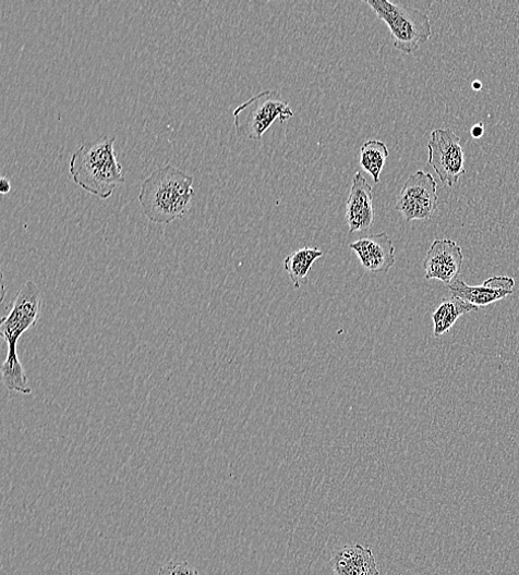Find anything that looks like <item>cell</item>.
I'll return each mask as SVG.
<instances>
[{
    "mask_svg": "<svg viewBox=\"0 0 519 575\" xmlns=\"http://www.w3.org/2000/svg\"><path fill=\"white\" fill-rule=\"evenodd\" d=\"M43 307V295L34 281L24 284L13 302L10 314L0 322V335L7 341L9 352L2 367L4 387L15 393L31 395L33 390L17 353L24 333L37 326Z\"/></svg>",
    "mask_w": 519,
    "mask_h": 575,
    "instance_id": "cell-1",
    "label": "cell"
},
{
    "mask_svg": "<svg viewBox=\"0 0 519 575\" xmlns=\"http://www.w3.org/2000/svg\"><path fill=\"white\" fill-rule=\"evenodd\" d=\"M193 178L173 166L156 170L141 185L138 201L145 218L169 224L190 210L194 195Z\"/></svg>",
    "mask_w": 519,
    "mask_h": 575,
    "instance_id": "cell-2",
    "label": "cell"
},
{
    "mask_svg": "<svg viewBox=\"0 0 519 575\" xmlns=\"http://www.w3.org/2000/svg\"><path fill=\"white\" fill-rule=\"evenodd\" d=\"M116 140L117 136L112 135L86 142L69 163L72 181L101 199L110 198L125 182L114 150Z\"/></svg>",
    "mask_w": 519,
    "mask_h": 575,
    "instance_id": "cell-3",
    "label": "cell"
},
{
    "mask_svg": "<svg viewBox=\"0 0 519 575\" xmlns=\"http://www.w3.org/2000/svg\"><path fill=\"white\" fill-rule=\"evenodd\" d=\"M365 4L388 26L395 47L407 54L418 51L432 36L430 19L419 10L388 0H366Z\"/></svg>",
    "mask_w": 519,
    "mask_h": 575,
    "instance_id": "cell-4",
    "label": "cell"
},
{
    "mask_svg": "<svg viewBox=\"0 0 519 575\" xmlns=\"http://www.w3.org/2000/svg\"><path fill=\"white\" fill-rule=\"evenodd\" d=\"M293 117V111L279 93L265 90L234 111V125L241 137L261 140L277 120L282 124Z\"/></svg>",
    "mask_w": 519,
    "mask_h": 575,
    "instance_id": "cell-5",
    "label": "cell"
},
{
    "mask_svg": "<svg viewBox=\"0 0 519 575\" xmlns=\"http://www.w3.org/2000/svg\"><path fill=\"white\" fill-rule=\"evenodd\" d=\"M427 156L429 164L445 186L454 187L467 173L461 137L450 129L432 131Z\"/></svg>",
    "mask_w": 519,
    "mask_h": 575,
    "instance_id": "cell-6",
    "label": "cell"
},
{
    "mask_svg": "<svg viewBox=\"0 0 519 575\" xmlns=\"http://www.w3.org/2000/svg\"><path fill=\"white\" fill-rule=\"evenodd\" d=\"M437 184L424 171L412 174L405 183L396 209L407 222L429 221L437 206Z\"/></svg>",
    "mask_w": 519,
    "mask_h": 575,
    "instance_id": "cell-7",
    "label": "cell"
},
{
    "mask_svg": "<svg viewBox=\"0 0 519 575\" xmlns=\"http://www.w3.org/2000/svg\"><path fill=\"white\" fill-rule=\"evenodd\" d=\"M464 256L462 248L451 240H435L423 262L425 279L451 284L461 273Z\"/></svg>",
    "mask_w": 519,
    "mask_h": 575,
    "instance_id": "cell-8",
    "label": "cell"
},
{
    "mask_svg": "<svg viewBox=\"0 0 519 575\" xmlns=\"http://www.w3.org/2000/svg\"><path fill=\"white\" fill-rule=\"evenodd\" d=\"M448 286L454 297L480 309L512 295L515 280L508 276H494L485 280L482 285H469L464 280L457 278Z\"/></svg>",
    "mask_w": 519,
    "mask_h": 575,
    "instance_id": "cell-9",
    "label": "cell"
},
{
    "mask_svg": "<svg viewBox=\"0 0 519 575\" xmlns=\"http://www.w3.org/2000/svg\"><path fill=\"white\" fill-rule=\"evenodd\" d=\"M350 234L367 231L375 222L374 189L359 172L353 175L346 206Z\"/></svg>",
    "mask_w": 519,
    "mask_h": 575,
    "instance_id": "cell-10",
    "label": "cell"
},
{
    "mask_svg": "<svg viewBox=\"0 0 519 575\" xmlns=\"http://www.w3.org/2000/svg\"><path fill=\"white\" fill-rule=\"evenodd\" d=\"M362 267L373 273H388L396 265L394 241L385 232L362 237L350 244Z\"/></svg>",
    "mask_w": 519,
    "mask_h": 575,
    "instance_id": "cell-11",
    "label": "cell"
},
{
    "mask_svg": "<svg viewBox=\"0 0 519 575\" xmlns=\"http://www.w3.org/2000/svg\"><path fill=\"white\" fill-rule=\"evenodd\" d=\"M330 566L336 575H381L373 550L359 543L345 546L337 551Z\"/></svg>",
    "mask_w": 519,
    "mask_h": 575,
    "instance_id": "cell-12",
    "label": "cell"
},
{
    "mask_svg": "<svg viewBox=\"0 0 519 575\" xmlns=\"http://www.w3.org/2000/svg\"><path fill=\"white\" fill-rule=\"evenodd\" d=\"M478 310V307L460 298L454 296L443 298L432 315L434 338L449 332L462 316Z\"/></svg>",
    "mask_w": 519,
    "mask_h": 575,
    "instance_id": "cell-13",
    "label": "cell"
},
{
    "mask_svg": "<svg viewBox=\"0 0 519 575\" xmlns=\"http://www.w3.org/2000/svg\"><path fill=\"white\" fill-rule=\"evenodd\" d=\"M323 256L324 253L321 249L305 247L291 253L285 258L283 268L295 290H300L303 282L309 278L316 260Z\"/></svg>",
    "mask_w": 519,
    "mask_h": 575,
    "instance_id": "cell-14",
    "label": "cell"
},
{
    "mask_svg": "<svg viewBox=\"0 0 519 575\" xmlns=\"http://www.w3.org/2000/svg\"><path fill=\"white\" fill-rule=\"evenodd\" d=\"M387 144L378 139H369L360 148V166L373 176L376 184L381 182L382 172L389 158Z\"/></svg>",
    "mask_w": 519,
    "mask_h": 575,
    "instance_id": "cell-15",
    "label": "cell"
},
{
    "mask_svg": "<svg viewBox=\"0 0 519 575\" xmlns=\"http://www.w3.org/2000/svg\"><path fill=\"white\" fill-rule=\"evenodd\" d=\"M159 575H200L197 570L186 561H169L165 563Z\"/></svg>",
    "mask_w": 519,
    "mask_h": 575,
    "instance_id": "cell-16",
    "label": "cell"
},
{
    "mask_svg": "<svg viewBox=\"0 0 519 575\" xmlns=\"http://www.w3.org/2000/svg\"><path fill=\"white\" fill-rule=\"evenodd\" d=\"M11 191H12V185H11L10 180L7 179L5 176L0 179V192H2V194H9Z\"/></svg>",
    "mask_w": 519,
    "mask_h": 575,
    "instance_id": "cell-17",
    "label": "cell"
},
{
    "mask_svg": "<svg viewBox=\"0 0 519 575\" xmlns=\"http://www.w3.org/2000/svg\"><path fill=\"white\" fill-rule=\"evenodd\" d=\"M484 132H485V130H484V126H483L482 123L475 124L471 129V135L474 138H481L484 135Z\"/></svg>",
    "mask_w": 519,
    "mask_h": 575,
    "instance_id": "cell-18",
    "label": "cell"
},
{
    "mask_svg": "<svg viewBox=\"0 0 519 575\" xmlns=\"http://www.w3.org/2000/svg\"><path fill=\"white\" fill-rule=\"evenodd\" d=\"M482 87H483V86H482V84H481L480 82H474V83L472 84V88H473V90H475V91H480V90H482Z\"/></svg>",
    "mask_w": 519,
    "mask_h": 575,
    "instance_id": "cell-19",
    "label": "cell"
}]
</instances>
